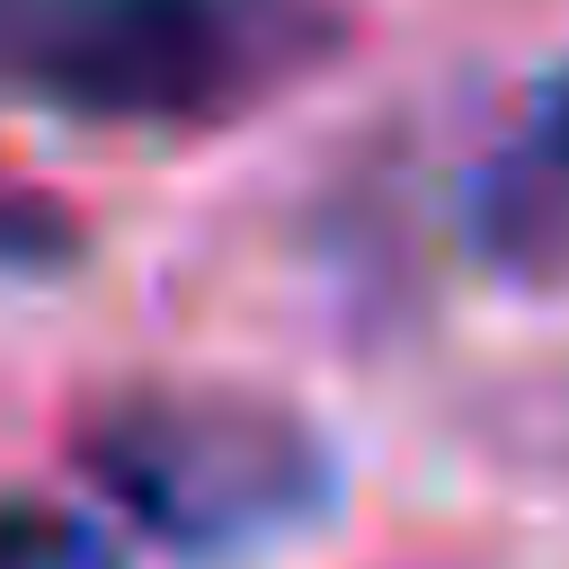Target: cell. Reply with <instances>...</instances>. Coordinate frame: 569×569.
<instances>
[{
	"label": "cell",
	"mask_w": 569,
	"mask_h": 569,
	"mask_svg": "<svg viewBox=\"0 0 569 569\" xmlns=\"http://www.w3.org/2000/svg\"><path fill=\"white\" fill-rule=\"evenodd\" d=\"M80 471L124 525L187 560H231L302 533L338 498L329 445L240 382H124L80 418Z\"/></svg>",
	"instance_id": "1"
},
{
	"label": "cell",
	"mask_w": 569,
	"mask_h": 569,
	"mask_svg": "<svg viewBox=\"0 0 569 569\" xmlns=\"http://www.w3.org/2000/svg\"><path fill=\"white\" fill-rule=\"evenodd\" d=\"M329 0H53L9 71L80 124H222L329 53Z\"/></svg>",
	"instance_id": "2"
},
{
	"label": "cell",
	"mask_w": 569,
	"mask_h": 569,
	"mask_svg": "<svg viewBox=\"0 0 569 569\" xmlns=\"http://www.w3.org/2000/svg\"><path fill=\"white\" fill-rule=\"evenodd\" d=\"M0 569H116L107 533L44 498H0Z\"/></svg>",
	"instance_id": "3"
},
{
	"label": "cell",
	"mask_w": 569,
	"mask_h": 569,
	"mask_svg": "<svg viewBox=\"0 0 569 569\" xmlns=\"http://www.w3.org/2000/svg\"><path fill=\"white\" fill-rule=\"evenodd\" d=\"M542 142H551V160H569V71H560L551 98H542Z\"/></svg>",
	"instance_id": "5"
},
{
	"label": "cell",
	"mask_w": 569,
	"mask_h": 569,
	"mask_svg": "<svg viewBox=\"0 0 569 569\" xmlns=\"http://www.w3.org/2000/svg\"><path fill=\"white\" fill-rule=\"evenodd\" d=\"M62 258H80V222L0 169V267H62Z\"/></svg>",
	"instance_id": "4"
}]
</instances>
